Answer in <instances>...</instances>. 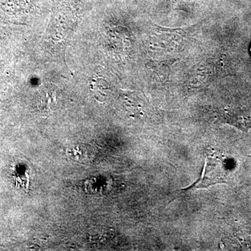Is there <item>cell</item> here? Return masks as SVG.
Here are the masks:
<instances>
[{
  "mask_svg": "<svg viewBox=\"0 0 251 251\" xmlns=\"http://www.w3.org/2000/svg\"><path fill=\"white\" fill-rule=\"evenodd\" d=\"M59 89L52 84L43 87L38 95V108L44 115H50L57 110L61 101Z\"/></svg>",
  "mask_w": 251,
  "mask_h": 251,
  "instance_id": "obj_1",
  "label": "cell"
},
{
  "mask_svg": "<svg viewBox=\"0 0 251 251\" xmlns=\"http://www.w3.org/2000/svg\"><path fill=\"white\" fill-rule=\"evenodd\" d=\"M219 164L214 161V158H208L203 168L202 176L191 188H206L211 185L224 182V179L219 176Z\"/></svg>",
  "mask_w": 251,
  "mask_h": 251,
  "instance_id": "obj_2",
  "label": "cell"
},
{
  "mask_svg": "<svg viewBox=\"0 0 251 251\" xmlns=\"http://www.w3.org/2000/svg\"></svg>",
  "mask_w": 251,
  "mask_h": 251,
  "instance_id": "obj_3",
  "label": "cell"
}]
</instances>
